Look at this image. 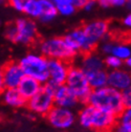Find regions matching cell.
Instances as JSON below:
<instances>
[{
	"label": "cell",
	"instance_id": "cell-1",
	"mask_svg": "<svg viewBox=\"0 0 131 132\" xmlns=\"http://www.w3.org/2000/svg\"><path fill=\"white\" fill-rule=\"evenodd\" d=\"M118 117L105 110L86 104L79 112V123L96 132H113Z\"/></svg>",
	"mask_w": 131,
	"mask_h": 132
},
{
	"label": "cell",
	"instance_id": "cell-2",
	"mask_svg": "<svg viewBox=\"0 0 131 132\" xmlns=\"http://www.w3.org/2000/svg\"><path fill=\"white\" fill-rule=\"evenodd\" d=\"M86 104L105 110L118 117L125 108L121 99V91L106 85L92 90Z\"/></svg>",
	"mask_w": 131,
	"mask_h": 132
},
{
	"label": "cell",
	"instance_id": "cell-3",
	"mask_svg": "<svg viewBox=\"0 0 131 132\" xmlns=\"http://www.w3.org/2000/svg\"><path fill=\"white\" fill-rule=\"evenodd\" d=\"M18 63L25 76L31 77L40 83H45L49 80L48 59L41 54H28Z\"/></svg>",
	"mask_w": 131,
	"mask_h": 132
},
{
	"label": "cell",
	"instance_id": "cell-4",
	"mask_svg": "<svg viewBox=\"0 0 131 132\" xmlns=\"http://www.w3.org/2000/svg\"><path fill=\"white\" fill-rule=\"evenodd\" d=\"M40 54L48 60H60L70 62L77 55L62 37H52L39 43Z\"/></svg>",
	"mask_w": 131,
	"mask_h": 132
},
{
	"label": "cell",
	"instance_id": "cell-5",
	"mask_svg": "<svg viewBox=\"0 0 131 132\" xmlns=\"http://www.w3.org/2000/svg\"><path fill=\"white\" fill-rule=\"evenodd\" d=\"M64 84L68 86L80 102L86 103L92 91L84 72L81 68L70 67Z\"/></svg>",
	"mask_w": 131,
	"mask_h": 132
},
{
	"label": "cell",
	"instance_id": "cell-6",
	"mask_svg": "<svg viewBox=\"0 0 131 132\" xmlns=\"http://www.w3.org/2000/svg\"><path fill=\"white\" fill-rule=\"evenodd\" d=\"M108 30L109 23L105 20H95L82 27V31L86 39L84 55L92 53L94 51L99 41L104 38L105 36L108 34Z\"/></svg>",
	"mask_w": 131,
	"mask_h": 132
},
{
	"label": "cell",
	"instance_id": "cell-7",
	"mask_svg": "<svg viewBox=\"0 0 131 132\" xmlns=\"http://www.w3.org/2000/svg\"><path fill=\"white\" fill-rule=\"evenodd\" d=\"M14 36L13 42L30 45L37 38V27L32 18L21 17L14 22Z\"/></svg>",
	"mask_w": 131,
	"mask_h": 132
},
{
	"label": "cell",
	"instance_id": "cell-8",
	"mask_svg": "<svg viewBox=\"0 0 131 132\" xmlns=\"http://www.w3.org/2000/svg\"><path fill=\"white\" fill-rule=\"evenodd\" d=\"M26 105L32 112L46 116L55 105L54 96L42 86L36 95L27 101Z\"/></svg>",
	"mask_w": 131,
	"mask_h": 132
},
{
	"label": "cell",
	"instance_id": "cell-9",
	"mask_svg": "<svg viewBox=\"0 0 131 132\" xmlns=\"http://www.w3.org/2000/svg\"><path fill=\"white\" fill-rule=\"evenodd\" d=\"M47 120L54 127L58 129H67L74 125L76 120L75 114L69 108L54 105L47 113Z\"/></svg>",
	"mask_w": 131,
	"mask_h": 132
},
{
	"label": "cell",
	"instance_id": "cell-10",
	"mask_svg": "<svg viewBox=\"0 0 131 132\" xmlns=\"http://www.w3.org/2000/svg\"><path fill=\"white\" fill-rule=\"evenodd\" d=\"M71 66L69 62L60 60H48V74L49 80L58 85L64 84L67 79L69 69Z\"/></svg>",
	"mask_w": 131,
	"mask_h": 132
},
{
	"label": "cell",
	"instance_id": "cell-11",
	"mask_svg": "<svg viewBox=\"0 0 131 132\" xmlns=\"http://www.w3.org/2000/svg\"><path fill=\"white\" fill-rule=\"evenodd\" d=\"M2 74L5 88H17L20 80L25 76L19 63L15 62L7 63L2 68Z\"/></svg>",
	"mask_w": 131,
	"mask_h": 132
},
{
	"label": "cell",
	"instance_id": "cell-12",
	"mask_svg": "<svg viewBox=\"0 0 131 132\" xmlns=\"http://www.w3.org/2000/svg\"><path fill=\"white\" fill-rule=\"evenodd\" d=\"M79 99L72 92L66 84H61L58 87L54 94V102L55 105L59 107L71 109L79 103Z\"/></svg>",
	"mask_w": 131,
	"mask_h": 132
},
{
	"label": "cell",
	"instance_id": "cell-13",
	"mask_svg": "<svg viewBox=\"0 0 131 132\" xmlns=\"http://www.w3.org/2000/svg\"><path fill=\"white\" fill-rule=\"evenodd\" d=\"M107 85L119 91L131 86V73L121 69H115L107 76Z\"/></svg>",
	"mask_w": 131,
	"mask_h": 132
},
{
	"label": "cell",
	"instance_id": "cell-14",
	"mask_svg": "<svg viewBox=\"0 0 131 132\" xmlns=\"http://www.w3.org/2000/svg\"><path fill=\"white\" fill-rule=\"evenodd\" d=\"M42 87V83L37 81L36 79L31 78L28 76H24L22 79L20 80L19 84L17 87L20 95L24 98V99L28 101L31 99L34 95H36Z\"/></svg>",
	"mask_w": 131,
	"mask_h": 132
},
{
	"label": "cell",
	"instance_id": "cell-15",
	"mask_svg": "<svg viewBox=\"0 0 131 132\" xmlns=\"http://www.w3.org/2000/svg\"><path fill=\"white\" fill-rule=\"evenodd\" d=\"M63 38L71 49L76 51L77 53L81 52L84 54L86 47V39L82 28H78V29L73 30L72 32L67 34Z\"/></svg>",
	"mask_w": 131,
	"mask_h": 132
},
{
	"label": "cell",
	"instance_id": "cell-16",
	"mask_svg": "<svg viewBox=\"0 0 131 132\" xmlns=\"http://www.w3.org/2000/svg\"><path fill=\"white\" fill-rule=\"evenodd\" d=\"M86 78L88 80V83L92 90L99 89L107 85V76L108 73L104 69H99L90 71V72H85Z\"/></svg>",
	"mask_w": 131,
	"mask_h": 132
},
{
	"label": "cell",
	"instance_id": "cell-17",
	"mask_svg": "<svg viewBox=\"0 0 131 132\" xmlns=\"http://www.w3.org/2000/svg\"><path fill=\"white\" fill-rule=\"evenodd\" d=\"M2 98L6 104L15 108L22 107L27 103V101L20 95L17 88H5L2 92Z\"/></svg>",
	"mask_w": 131,
	"mask_h": 132
},
{
	"label": "cell",
	"instance_id": "cell-18",
	"mask_svg": "<svg viewBox=\"0 0 131 132\" xmlns=\"http://www.w3.org/2000/svg\"><path fill=\"white\" fill-rule=\"evenodd\" d=\"M39 3L41 7V13L38 19L42 23H50L56 18L58 14L56 5L53 3L52 0H39Z\"/></svg>",
	"mask_w": 131,
	"mask_h": 132
},
{
	"label": "cell",
	"instance_id": "cell-19",
	"mask_svg": "<svg viewBox=\"0 0 131 132\" xmlns=\"http://www.w3.org/2000/svg\"><path fill=\"white\" fill-rule=\"evenodd\" d=\"M104 69V61L94 54H85L82 60L81 70L83 72H90L94 70Z\"/></svg>",
	"mask_w": 131,
	"mask_h": 132
},
{
	"label": "cell",
	"instance_id": "cell-20",
	"mask_svg": "<svg viewBox=\"0 0 131 132\" xmlns=\"http://www.w3.org/2000/svg\"><path fill=\"white\" fill-rule=\"evenodd\" d=\"M113 132H131V107H126L118 116Z\"/></svg>",
	"mask_w": 131,
	"mask_h": 132
},
{
	"label": "cell",
	"instance_id": "cell-21",
	"mask_svg": "<svg viewBox=\"0 0 131 132\" xmlns=\"http://www.w3.org/2000/svg\"><path fill=\"white\" fill-rule=\"evenodd\" d=\"M23 13L30 18H38L41 13L39 0H28L24 6Z\"/></svg>",
	"mask_w": 131,
	"mask_h": 132
},
{
	"label": "cell",
	"instance_id": "cell-22",
	"mask_svg": "<svg viewBox=\"0 0 131 132\" xmlns=\"http://www.w3.org/2000/svg\"><path fill=\"white\" fill-rule=\"evenodd\" d=\"M111 55L117 56L121 60H125L131 55V48L125 43L114 44L112 48Z\"/></svg>",
	"mask_w": 131,
	"mask_h": 132
},
{
	"label": "cell",
	"instance_id": "cell-23",
	"mask_svg": "<svg viewBox=\"0 0 131 132\" xmlns=\"http://www.w3.org/2000/svg\"><path fill=\"white\" fill-rule=\"evenodd\" d=\"M104 64L107 67L111 68V69H120V67L122 65V60H120L119 57L115 56H112V55H109L104 60Z\"/></svg>",
	"mask_w": 131,
	"mask_h": 132
},
{
	"label": "cell",
	"instance_id": "cell-24",
	"mask_svg": "<svg viewBox=\"0 0 131 132\" xmlns=\"http://www.w3.org/2000/svg\"><path fill=\"white\" fill-rule=\"evenodd\" d=\"M56 10H58V13H60L61 15H64V16H69V15H72L77 9L74 7L73 4H65L61 6H58Z\"/></svg>",
	"mask_w": 131,
	"mask_h": 132
},
{
	"label": "cell",
	"instance_id": "cell-25",
	"mask_svg": "<svg viewBox=\"0 0 131 132\" xmlns=\"http://www.w3.org/2000/svg\"><path fill=\"white\" fill-rule=\"evenodd\" d=\"M99 5L103 8H108L111 6H122L125 4V0H97Z\"/></svg>",
	"mask_w": 131,
	"mask_h": 132
},
{
	"label": "cell",
	"instance_id": "cell-26",
	"mask_svg": "<svg viewBox=\"0 0 131 132\" xmlns=\"http://www.w3.org/2000/svg\"><path fill=\"white\" fill-rule=\"evenodd\" d=\"M28 0H7V3H9L13 10L17 11L19 13H23L24 6Z\"/></svg>",
	"mask_w": 131,
	"mask_h": 132
},
{
	"label": "cell",
	"instance_id": "cell-27",
	"mask_svg": "<svg viewBox=\"0 0 131 132\" xmlns=\"http://www.w3.org/2000/svg\"><path fill=\"white\" fill-rule=\"evenodd\" d=\"M121 99H122V102L125 107H131V86H129L128 88L122 90L121 92Z\"/></svg>",
	"mask_w": 131,
	"mask_h": 132
},
{
	"label": "cell",
	"instance_id": "cell-28",
	"mask_svg": "<svg viewBox=\"0 0 131 132\" xmlns=\"http://www.w3.org/2000/svg\"><path fill=\"white\" fill-rule=\"evenodd\" d=\"M88 0H72V4L76 9H82L84 8Z\"/></svg>",
	"mask_w": 131,
	"mask_h": 132
},
{
	"label": "cell",
	"instance_id": "cell-29",
	"mask_svg": "<svg viewBox=\"0 0 131 132\" xmlns=\"http://www.w3.org/2000/svg\"><path fill=\"white\" fill-rule=\"evenodd\" d=\"M113 45H114V43H112V42H105L104 44L102 45V52L105 54H107V55H111Z\"/></svg>",
	"mask_w": 131,
	"mask_h": 132
},
{
	"label": "cell",
	"instance_id": "cell-30",
	"mask_svg": "<svg viewBox=\"0 0 131 132\" xmlns=\"http://www.w3.org/2000/svg\"><path fill=\"white\" fill-rule=\"evenodd\" d=\"M97 4V0H88V2L86 3V5L84 6V10L85 11H91Z\"/></svg>",
	"mask_w": 131,
	"mask_h": 132
},
{
	"label": "cell",
	"instance_id": "cell-31",
	"mask_svg": "<svg viewBox=\"0 0 131 132\" xmlns=\"http://www.w3.org/2000/svg\"><path fill=\"white\" fill-rule=\"evenodd\" d=\"M52 1L56 5V7L65 5V4H72V0H52Z\"/></svg>",
	"mask_w": 131,
	"mask_h": 132
},
{
	"label": "cell",
	"instance_id": "cell-32",
	"mask_svg": "<svg viewBox=\"0 0 131 132\" xmlns=\"http://www.w3.org/2000/svg\"><path fill=\"white\" fill-rule=\"evenodd\" d=\"M5 90V84H4L3 74H2V68H0V94H2Z\"/></svg>",
	"mask_w": 131,
	"mask_h": 132
},
{
	"label": "cell",
	"instance_id": "cell-33",
	"mask_svg": "<svg viewBox=\"0 0 131 132\" xmlns=\"http://www.w3.org/2000/svg\"><path fill=\"white\" fill-rule=\"evenodd\" d=\"M124 24H125V26L131 28V13H129L127 16L124 19Z\"/></svg>",
	"mask_w": 131,
	"mask_h": 132
},
{
	"label": "cell",
	"instance_id": "cell-34",
	"mask_svg": "<svg viewBox=\"0 0 131 132\" xmlns=\"http://www.w3.org/2000/svg\"><path fill=\"white\" fill-rule=\"evenodd\" d=\"M125 64H126L128 67H130L131 68V55L129 56V57H127V59L125 60Z\"/></svg>",
	"mask_w": 131,
	"mask_h": 132
},
{
	"label": "cell",
	"instance_id": "cell-35",
	"mask_svg": "<svg viewBox=\"0 0 131 132\" xmlns=\"http://www.w3.org/2000/svg\"><path fill=\"white\" fill-rule=\"evenodd\" d=\"M5 2H7V0H0V5H3Z\"/></svg>",
	"mask_w": 131,
	"mask_h": 132
},
{
	"label": "cell",
	"instance_id": "cell-36",
	"mask_svg": "<svg viewBox=\"0 0 131 132\" xmlns=\"http://www.w3.org/2000/svg\"><path fill=\"white\" fill-rule=\"evenodd\" d=\"M126 2H128V3H131V0H125Z\"/></svg>",
	"mask_w": 131,
	"mask_h": 132
},
{
	"label": "cell",
	"instance_id": "cell-37",
	"mask_svg": "<svg viewBox=\"0 0 131 132\" xmlns=\"http://www.w3.org/2000/svg\"><path fill=\"white\" fill-rule=\"evenodd\" d=\"M130 41H131V40H130Z\"/></svg>",
	"mask_w": 131,
	"mask_h": 132
}]
</instances>
